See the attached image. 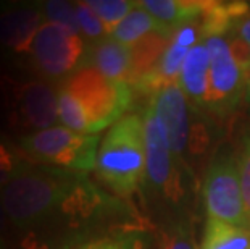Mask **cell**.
Segmentation results:
<instances>
[{
	"instance_id": "6",
	"label": "cell",
	"mask_w": 250,
	"mask_h": 249,
	"mask_svg": "<svg viewBox=\"0 0 250 249\" xmlns=\"http://www.w3.org/2000/svg\"><path fill=\"white\" fill-rule=\"evenodd\" d=\"M148 99H152L155 112L167 131L171 152L179 165L186 168V157L199 156L208 146L210 136L205 126L194 120L188 97L179 84H169Z\"/></svg>"
},
{
	"instance_id": "22",
	"label": "cell",
	"mask_w": 250,
	"mask_h": 249,
	"mask_svg": "<svg viewBox=\"0 0 250 249\" xmlns=\"http://www.w3.org/2000/svg\"><path fill=\"white\" fill-rule=\"evenodd\" d=\"M74 8H76L79 31H81L86 38L92 39L94 42H97L104 38H108V33H107V29H105L104 23L100 21L97 15H95L94 10L89 7L87 2H76L74 3Z\"/></svg>"
},
{
	"instance_id": "3",
	"label": "cell",
	"mask_w": 250,
	"mask_h": 249,
	"mask_svg": "<svg viewBox=\"0 0 250 249\" xmlns=\"http://www.w3.org/2000/svg\"><path fill=\"white\" fill-rule=\"evenodd\" d=\"M95 173L118 196L134 194L146 177V139L139 113H126L100 142Z\"/></svg>"
},
{
	"instance_id": "29",
	"label": "cell",
	"mask_w": 250,
	"mask_h": 249,
	"mask_svg": "<svg viewBox=\"0 0 250 249\" xmlns=\"http://www.w3.org/2000/svg\"><path fill=\"white\" fill-rule=\"evenodd\" d=\"M134 249H142V246H141V243H139V245H137V246H136Z\"/></svg>"
},
{
	"instance_id": "13",
	"label": "cell",
	"mask_w": 250,
	"mask_h": 249,
	"mask_svg": "<svg viewBox=\"0 0 250 249\" xmlns=\"http://www.w3.org/2000/svg\"><path fill=\"white\" fill-rule=\"evenodd\" d=\"M132 65V49L113 38H104L87 47L83 67L94 68L113 83L129 84Z\"/></svg>"
},
{
	"instance_id": "9",
	"label": "cell",
	"mask_w": 250,
	"mask_h": 249,
	"mask_svg": "<svg viewBox=\"0 0 250 249\" xmlns=\"http://www.w3.org/2000/svg\"><path fill=\"white\" fill-rule=\"evenodd\" d=\"M204 199L208 219L250 228L239 167L229 154H221L210 163L204 181Z\"/></svg>"
},
{
	"instance_id": "1",
	"label": "cell",
	"mask_w": 250,
	"mask_h": 249,
	"mask_svg": "<svg viewBox=\"0 0 250 249\" xmlns=\"http://www.w3.org/2000/svg\"><path fill=\"white\" fill-rule=\"evenodd\" d=\"M134 91L126 83H113L83 67L58 89V120L81 135H99L111 128L131 107Z\"/></svg>"
},
{
	"instance_id": "15",
	"label": "cell",
	"mask_w": 250,
	"mask_h": 249,
	"mask_svg": "<svg viewBox=\"0 0 250 249\" xmlns=\"http://www.w3.org/2000/svg\"><path fill=\"white\" fill-rule=\"evenodd\" d=\"M153 33L171 38L174 31L171 28H168V26H165L163 23H160L155 17H152V15L148 13L147 10H144L139 5V2H137V7L132 10L120 24L115 26L110 38H113L115 41H118L127 47H132L141 39L146 38V36L153 34Z\"/></svg>"
},
{
	"instance_id": "24",
	"label": "cell",
	"mask_w": 250,
	"mask_h": 249,
	"mask_svg": "<svg viewBox=\"0 0 250 249\" xmlns=\"http://www.w3.org/2000/svg\"><path fill=\"white\" fill-rule=\"evenodd\" d=\"M239 177H241V186L244 196V205H246L247 220L250 225V133L242 137L241 151L237 156Z\"/></svg>"
},
{
	"instance_id": "30",
	"label": "cell",
	"mask_w": 250,
	"mask_h": 249,
	"mask_svg": "<svg viewBox=\"0 0 250 249\" xmlns=\"http://www.w3.org/2000/svg\"><path fill=\"white\" fill-rule=\"evenodd\" d=\"M249 5H250V2H249Z\"/></svg>"
},
{
	"instance_id": "10",
	"label": "cell",
	"mask_w": 250,
	"mask_h": 249,
	"mask_svg": "<svg viewBox=\"0 0 250 249\" xmlns=\"http://www.w3.org/2000/svg\"><path fill=\"white\" fill-rule=\"evenodd\" d=\"M204 42L210 54L207 110L220 118L231 115L244 96V78L231 55L225 36H208Z\"/></svg>"
},
{
	"instance_id": "25",
	"label": "cell",
	"mask_w": 250,
	"mask_h": 249,
	"mask_svg": "<svg viewBox=\"0 0 250 249\" xmlns=\"http://www.w3.org/2000/svg\"><path fill=\"white\" fill-rule=\"evenodd\" d=\"M225 38L228 41V45H229V50H231L234 62L237 63L239 70H241V73L244 75V73L250 68V47H249V44L237 33H234V31L228 33Z\"/></svg>"
},
{
	"instance_id": "7",
	"label": "cell",
	"mask_w": 250,
	"mask_h": 249,
	"mask_svg": "<svg viewBox=\"0 0 250 249\" xmlns=\"http://www.w3.org/2000/svg\"><path fill=\"white\" fill-rule=\"evenodd\" d=\"M144 139H146V177L147 188L169 203H179L184 196L183 177L178 158L169 147L167 131L158 115L152 99H148L142 112Z\"/></svg>"
},
{
	"instance_id": "18",
	"label": "cell",
	"mask_w": 250,
	"mask_h": 249,
	"mask_svg": "<svg viewBox=\"0 0 250 249\" xmlns=\"http://www.w3.org/2000/svg\"><path fill=\"white\" fill-rule=\"evenodd\" d=\"M200 249H250V228L208 219Z\"/></svg>"
},
{
	"instance_id": "8",
	"label": "cell",
	"mask_w": 250,
	"mask_h": 249,
	"mask_svg": "<svg viewBox=\"0 0 250 249\" xmlns=\"http://www.w3.org/2000/svg\"><path fill=\"white\" fill-rule=\"evenodd\" d=\"M87 47L79 34L44 21L31 45V63L39 75L57 79L70 76L86 60Z\"/></svg>"
},
{
	"instance_id": "28",
	"label": "cell",
	"mask_w": 250,
	"mask_h": 249,
	"mask_svg": "<svg viewBox=\"0 0 250 249\" xmlns=\"http://www.w3.org/2000/svg\"><path fill=\"white\" fill-rule=\"evenodd\" d=\"M0 249H5V245H3V240H2V235H0Z\"/></svg>"
},
{
	"instance_id": "5",
	"label": "cell",
	"mask_w": 250,
	"mask_h": 249,
	"mask_svg": "<svg viewBox=\"0 0 250 249\" xmlns=\"http://www.w3.org/2000/svg\"><path fill=\"white\" fill-rule=\"evenodd\" d=\"M0 97L10 128L21 136L52 128L58 120V91L45 81L0 75Z\"/></svg>"
},
{
	"instance_id": "21",
	"label": "cell",
	"mask_w": 250,
	"mask_h": 249,
	"mask_svg": "<svg viewBox=\"0 0 250 249\" xmlns=\"http://www.w3.org/2000/svg\"><path fill=\"white\" fill-rule=\"evenodd\" d=\"M42 12H44V17L47 18V21H50V23L62 26V28L71 31L74 34L81 33L74 3L65 2V0H50V2L44 3Z\"/></svg>"
},
{
	"instance_id": "4",
	"label": "cell",
	"mask_w": 250,
	"mask_h": 249,
	"mask_svg": "<svg viewBox=\"0 0 250 249\" xmlns=\"http://www.w3.org/2000/svg\"><path fill=\"white\" fill-rule=\"evenodd\" d=\"M100 142L99 135H81L55 125L33 135L20 136L18 146L36 165L87 173L95 170Z\"/></svg>"
},
{
	"instance_id": "27",
	"label": "cell",
	"mask_w": 250,
	"mask_h": 249,
	"mask_svg": "<svg viewBox=\"0 0 250 249\" xmlns=\"http://www.w3.org/2000/svg\"><path fill=\"white\" fill-rule=\"evenodd\" d=\"M232 31L241 36V38L246 41L250 47V13H247L246 17H242L241 20H239L237 23L234 24Z\"/></svg>"
},
{
	"instance_id": "2",
	"label": "cell",
	"mask_w": 250,
	"mask_h": 249,
	"mask_svg": "<svg viewBox=\"0 0 250 249\" xmlns=\"http://www.w3.org/2000/svg\"><path fill=\"white\" fill-rule=\"evenodd\" d=\"M84 175L87 173L36 163L21 172L0 189V203L13 228L23 236L41 228L55 215Z\"/></svg>"
},
{
	"instance_id": "12",
	"label": "cell",
	"mask_w": 250,
	"mask_h": 249,
	"mask_svg": "<svg viewBox=\"0 0 250 249\" xmlns=\"http://www.w3.org/2000/svg\"><path fill=\"white\" fill-rule=\"evenodd\" d=\"M44 12L33 5H17L0 12V44L13 54H29L41 26Z\"/></svg>"
},
{
	"instance_id": "19",
	"label": "cell",
	"mask_w": 250,
	"mask_h": 249,
	"mask_svg": "<svg viewBox=\"0 0 250 249\" xmlns=\"http://www.w3.org/2000/svg\"><path fill=\"white\" fill-rule=\"evenodd\" d=\"M31 165L33 162L24 156L20 146L8 137L0 136V189Z\"/></svg>"
},
{
	"instance_id": "14",
	"label": "cell",
	"mask_w": 250,
	"mask_h": 249,
	"mask_svg": "<svg viewBox=\"0 0 250 249\" xmlns=\"http://www.w3.org/2000/svg\"><path fill=\"white\" fill-rule=\"evenodd\" d=\"M210 54L204 39L194 45L184 60L179 76V86L194 107L205 109L208 102Z\"/></svg>"
},
{
	"instance_id": "20",
	"label": "cell",
	"mask_w": 250,
	"mask_h": 249,
	"mask_svg": "<svg viewBox=\"0 0 250 249\" xmlns=\"http://www.w3.org/2000/svg\"><path fill=\"white\" fill-rule=\"evenodd\" d=\"M87 5L100 18L110 36L115 26L120 24L137 7V2H131V0H89Z\"/></svg>"
},
{
	"instance_id": "26",
	"label": "cell",
	"mask_w": 250,
	"mask_h": 249,
	"mask_svg": "<svg viewBox=\"0 0 250 249\" xmlns=\"http://www.w3.org/2000/svg\"><path fill=\"white\" fill-rule=\"evenodd\" d=\"M162 249H197L195 241L188 228L183 225L169 228L163 235Z\"/></svg>"
},
{
	"instance_id": "17",
	"label": "cell",
	"mask_w": 250,
	"mask_h": 249,
	"mask_svg": "<svg viewBox=\"0 0 250 249\" xmlns=\"http://www.w3.org/2000/svg\"><path fill=\"white\" fill-rule=\"evenodd\" d=\"M168 42H169L168 36L153 33L146 36V38L131 47L132 49V65H131V76H129L131 88H134L147 73H150L157 67V63L160 62L165 50H167Z\"/></svg>"
},
{
	"instance_id": "11",
	"label": "cell",
	"mask_w": 250,
	"mask_h": 249,
	"mask_svg": "<svg viewBox=\"0 0 250 249\" xmlns=\"http://www.w3.org/2000/svg\"><path fill=\"white\" fill-rule=\"evenodd\" d=\"M199 39H204L199 20H194L178 28L169 38L167 50L160 62L157 63V67L150 73H147L132 88V91L152 97L153 94H157L160 89L169 84H179L181 70H183L186 57L194 45L199 44Z\"/></svg>"
},
{
	"instance_id": "23",
	"label": "cell",
	"mask_w": 250,
	"mask_h": 249,
	"mask_svg": "<svg viewBox=\"0 0 250 249\" xmlns=\"http://www.w3.org/2000/svg\"><path fill=\"white\" fill-rule=\"evenodd\" d=\"M137 236L126 235V233H108V235H102L94 240L83 243L73 249H134L139 245Z\"/></svg>"
},
{
	"instance_id": "16",
	"label": "cell",
	"mask_w": 250,
	"mask_h": 249,
	"mask_svg": "<svg viewBox=\"0 0 250 249\" xmlns=\"http://www.w3.org/2000/svg\"><path fill=\"white\" fill-rule=\"evenodd\" d=\"M139 5L160 23L176 31L183 24L199 20L207 2H202V0H142Z\"/></svg>"
}]
</instances>
